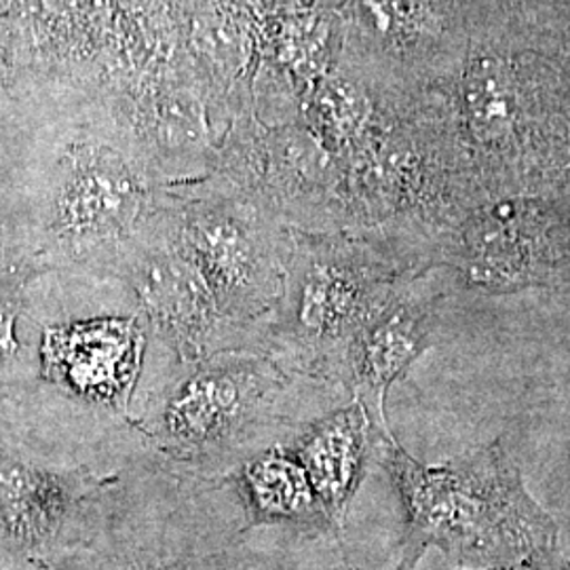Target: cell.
<instances>
[{
	"mask_svg": "<svg viewBox=\"0 0 570 570\" xmlns=\"http://www.w3.org/2000/svg\"><path fill=\"white\" fill-rule=\"evenodd\" d=\"M294 537L254 529L225 480L184 473L142 444L106 473L75 541L37 570H301Z\"/></svg>",
	"mask_w": 570,
	"mask_h": 570,
	"instance_id": "cell-1",
	"label": "cell"
},
{
	"mask_svg": "<svg viewBox=\"0 0 570 570\" xmlns=\"http://www.w3.org/2000/svg\"><path fill=\"white\" fill-rule=\"evenodd\" d=\"M404 508L395 570H416L438 548L468 570H510L548 558L558 527L524 487L501 442L449 465L416 463L391 435H374Z\"/></svg>",
	"mask_w": 570,
	"mask_h": 570,
	"instance_id": "cell-2",
	"label": "cell"
},
{
	"mask_svg": "<svg viewBox=\"0 0 570 570\" xmlns=\"http://www.w3.org/2000/svg\"><path fill=\"white\" fill-rule=\"evenodd\" d=\"M296 381L258 351L176 360L125 423L169 465L226 480L245 459L285 444L303 425L292 416Z\"/></svg>",
	"mask_w": 570,
	"mask_h": 570,
	"instance_id": "cell-3",
	"label": "cell"
},
{
	"mask_svg": "<svg viewBox=\"0 0 570 570\" xmlns=\"http://www.w3.org/2000/svg\"><path fill=\"white\" fill-rule=\"evenodd\" d=\"M402 284L362 247L289 228L284 294L266 324L265 353L298 379L341 381L346 351Z\"/></svg>",
	"mask_w": 570,
	"mask_h": 570,
	"instance_id": "cell-4",
	"label": "cell"
},
{
	"mask_svg": "<svg viewBox=\"0 0 570 570\" xmlns=\"http://www.w3.org/2000/svg\"><path fill=\"white\" fill-rule=\"evenodd\" d=\"M159 205L226 320L254 332L265 351L266 324L284 294L289 226L223 178L161 188Z\"/></svg>",
	"mask_w": 570,
	"mask_h": 570,
	"instance_id": "cell-5",
	"label": "cell"
},
{
	"mask_svg": "<svg viewBox=\"0 0 570 570\" xmlns=\"http://www.w3.org/2000/svg\"><path fill=\"white\" fill-rule=\"evenodd\" d=\"M104 279L125 285L140 306L148 332L178 362H197L226 351H263V341L226 320L199 268L184 252L157 205L122 245Z\"/></svg>",
	"mask_w": 570,
	"mask_h": 570,
	"instance_id": "cell-6",
	"label": "cell"
},
{
	"mask_svg": "<svg viewBox=\"0 0 570 570\" xmlns=\"http://www.w3.org/2000/svg\"><path fill=\"white\" fill-rule=\"evenodd\" d=\"M106 473L35 468L0 452V553L4 567L42 569L66 550Z\"/></svg>",
	"mask_w": 570,
	"mask_h": 570,
	"instance_id": "cell-7",
	"label": "cell"
},
{
	"mask_svg": "<svg viewBox=\"0 0 570 570\" xmlns=\"http://www.w3.org/2000/svg\"><path fill=\"white\" fill-rule=\"evenodd\" d=\"M148 327L140 315L98 317L47 334V353L58 383L91 407L127 421L140 379Z\"/></svg>",
	"mask_w": 570,
	"mask_h": 570,
	"instance_id": "cell-8",
	"label": "cell"
},
{
	"mask_svg": "<svg viewBox=\"0 0 570 570\" xmlns=\"http://www.w3.org/2000/svg\"><path fill=\"white\" fill-rule=\"evenodd\" d=\"M431 330L433 303L400 284L348 345L341 381L366 410L376 435H391L385 412L389 389L423 355Z\"/></svg>",
	"mask_w": 570,
	"mask_h": 570,
	"instance_id": "cell-9",
	"label": "cell"
},
{
	"mask_svg": "<svg viewBox=\"0 0 570 570\" xmlns=\"http://www.w3.org/2000/svg\"><path fill=\"white\" fill-rule=\"evenodd\" d=\"M376 431L360 402L303 423L285 442L305 469L330 522L341 534L346 511L366 475Z\"/></svg>",
	"mask_w": 570,
	"mask_h": 570,
	"instance_id": "cell-10",
	"label": "cell"
},
{
	"mask_svg": "<svg viewBox=\"0 0 570 570\" xmlns=\"http://www.w3.org/2000/svg\"><path fill=\"white\" fill-rule=\"evenodd\" d=\"M225 482L237 494L254 529L285 530L306 539L341 537L305 469L284 444L245 459Z\"/></svg>",
	"mask_w": 570,
	"mask_h": 570,
	"instance_id": "cell-11",
	"label": "cell"
},
{
	"mask_svg": "<svg viewBox=\"0 0 570 570\" xmlns=\"http://www.w3.org/2000/svg\"><path fill=\"white\" fill-rule=\"evenodd\" d=\"M463 100L471 129L482 140H497L510 131L515 96L508 68L494 58L471 61L463 82Z\"/></svg>",
	"mask_w": 570,
	"mask_h": 570,
	"instance_id": "cell-12",
	"label": "cell"
},
{
	"mask_svg": "<svg viewBox=\"0 0 570 570\" xmlns=\"http://www.w3.org/2000/svg\"><path fill=\"white\" fill-rule=\"evenodd\" d=\"M18 315H20V303L13 296L11 287H2L0 292V372L18 357Z\"/></svg>",
	"mask_w": 570,
	"mask_h": 570,
	"instance_id": "cell-13",
	"label": "cell"
},
{
	"mask_svg": "<svg viewBox=\"0 0 570 570\" xmlns=\"http://www.w3.org/2000/svg\"><path fill=\"white\" fill-rule=\"evenodd\" d=\"M567 570H570V564H569V569H567Z\"/></svg>",
	"mask_w": 570,
	"mask_h": 570,
	"instance_id": "cell-14",
	"label": "cell"
}]
</instances>
